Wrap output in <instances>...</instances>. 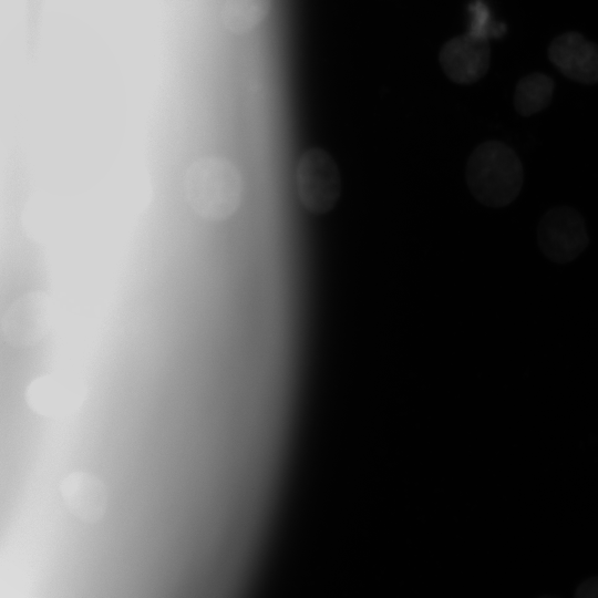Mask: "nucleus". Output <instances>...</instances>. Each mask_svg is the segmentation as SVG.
Listing matches in <instances>:
<instances>
[{
  "label": "nucleus",
  "mask_w": 598,
  "mask_h": 598,
  "mask_svg": "<svg viewBox=\"0 0 598 598\" xmlns=\"http://www.w3.org/2000/svg\"><path fill=\"white\" fill-rule=\"evenodd\" d=\"M59 492L66 508L82 519H95L105 508V486L89 472L68 473L60 482Z\"/></svg>",
  "instance_id": "obj_7"
},
{
  "label": "nucleus",
  "mask_w": 598,
  "mask_h": 598,
  "mask_svg": "<svg viewBox=\"0 0 598 598\" xmlns=\"http://www.w3.org/2000/svg\"><path fill=\"white\" fill-rule=\"evenodd\" d=\"M184 188L190 209L208 221L231 217L239 209L244 196V183L237 166L216 155L190 163Z\"/></svg>",
  "instance_id": "obj_1"
},
{
  "label": "nucleus",
  "mask_w": 598,
  "mask_h": 598,
  "mask_svg": "<svg viewBox=\"0 0 598 598\" xmlns=\"http://www.w3.org/2000/svg\"><path fill=\"white\" fill-rule=\"evenodd\" d=\"M296 188L301 205L311 214H326L334 207L341 192V178L327 151L311 147L302 153L296 167Z\"/></svg>",
  "instance_id": "obj_3"
},
{
  "label": "nucleus",
  "mask_w": 598,
  "mask_h": 598,
  "mask_svg": "<svg viewBox=\"0 0 598 598\" xmlns=\"http://www.w3.org/2000/svg\"><path fill=\"white\" fill-rule=\"evenodd\" d=\"M267 9L266 0H229L225 8V21L229 28L245 31L259 24Z\"/></svg>",
  "instance_id": "obj_10"
},
{
  "label": "nucleus",
  "mask_w": 598,
  "mask_h": 598,
  "mask_svg": "<svg viewBox=\"0 0 598 598\" xmlns=\"http://www.w3.org/2000/svg\"><path fill=\"white\" fill-rule=\"evenodd\" d=\"M466 181L473 196L483 205L504 207L519 194L524 172L512 147L488 141L472 152L466 165Z\"/></svg>",
  "instance_id": "obj_2"
},
{
  "label": "nucleus",
  "mask_w": 598,
  "mask_h": 598,
  "mask_svg": "<svg viewBox=\"0 0 598 598\" xmlns=\"http://www.w3.org/2000/svg\"><path fill=\"white\" fill-rule=\"evenodd\" d=\"M575 598H598V576L584 580L577 587Z\"/></svg>",
  "instance_id": "obj_11"
},
{
  "label": "nucleus",
  "mask_w": 598,
  "mask_h": 598,
  "mask_svg": "<svg viewBox=\"0 0 598 598\" xmlns=\"http://www.w3.org/2000/svg\"><path fill=\"white\" fill-rule=\"evenodd\" d=\"M61 389L51 374L34 378L25 389V403L29 409L44 417H52L61 408Z\"/></svg>",
  "instance_id": "obj_9"
},
{
  "label": "nucleus",
  "mask_w": 598,
  "mask_h": 598,
  "mask_svg": "<svg viewBox=\"0 0 598 598\" xmlns=\"http://www.w3.org/2000/svg\"><path fill=\"white\" fill-rule=\"evenodd\" d=\"M539 598H558V597H554V596H543V597H539Z\"/></svg>",
  "instance_id": "obj_12"
},
{
  "label": "nucleus",
  "mask_w": 598,
  "mask_h": 598,
  "mask_svg": "<svg viewBox=\"0 0 598 598\" xmlns=\"http://www.w3.org/2000/svg\"><path fill=\"white\" fill-rule=\"evenodd\" d=\"M548 56L565 76L586 84L598 82V45L580 33L557 37L549 45Z\"/></svg>",
  "instance_id": "obj_6"
},
{
  "label": "nucleus",
  "mask_w": 598,
  "mask_h": 598,
  "mask_svg": "<svg viewBox=\"0 0 598 598\" xmlns=\"http://www.w3.org/2000/svg\"><path fill=\"white\" fill-rule=\"evenodd\" d=\"M537 238L543 254L559 264L574 260L588 245L582 217L565 206L553 208L542 217Z\"/></svg>",
  "instance_id": "obj_4"
},
{
  "label": "nucleus",
  "mask_w": 598,
  "mask_h": 598,
  "mask_svg": "<svg viewBox=\"0 0 598 598\" xmlns=\"http://www.w3.org/2000/svg\"><path fill=\"white\" fill-rule=\"evenodd\" d=\"M554 81L543 73H532L520 79L515 87L514 106L523 116L544 110L550 102Z\"/></svg>",
  "instance_id": "obj_8"
},
{
  "label": "nucleus",
  "mask_w": 598,
  "mask_h": 598,
  "mask_svg": "<svg viewBox=\"0 0 598 598\" xmlns=\"http://www.w3.org/2000/svg\"><path fill=\"white\" fill-rule=\"evenodd\" d=\"M491 61L488 40L467 32L446 41L439 62L446 76L457 84H472L487 72Z\"/></svg>",
  "instance_id": "obj_5"
}]
</instances>
